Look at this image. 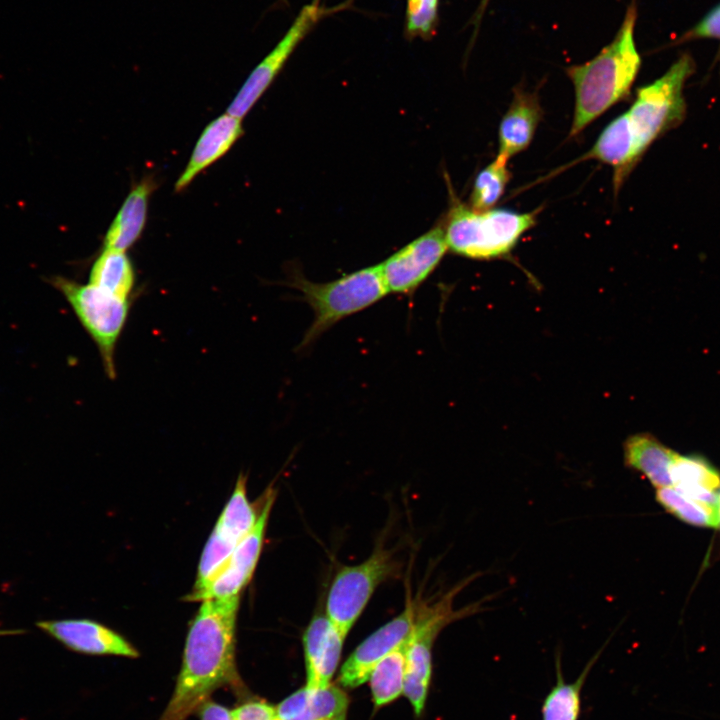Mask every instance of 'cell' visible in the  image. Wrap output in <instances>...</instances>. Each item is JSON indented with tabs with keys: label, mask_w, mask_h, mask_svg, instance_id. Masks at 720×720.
<instances>
[{
	"label": "cell",
	"mask_w": 720,
	"mask_h": 720,
	"mask_svg": "<svg viewBox=\"0 0 720 720\" xmlns=\"http://www.w3.org/2000/svg\"><path fill=\"white\" fill-rule=\"evenodd\" d=\"M239 604L240 596L201 602L189 626L174 691L159 720H187L215 690H241L236 666Z\"/></svg>",
	"instance_id": "obj_1"
},
{
	"label": "cell",
	"mask_w": 720,
	"mask_h": 720,
	"mask_svg": "<svg viewBox=\"0 0 720 720\" xmlns=\"http://www.w3.org/2000/svg\"><path fill=\"white\" fill-rule=\"evenodd\" d=\"M637 6L633 0L614 39L591 60L566 68L574 86L575 105L569 138L623 100L641 67L635 43Z\"/></svg>",
	"instance_id": "obj_2"
},
{
	"label": "cell",
	"mask_w": 720,
	"mask_h": 720,
	"mask_svg": "<svg viewBox=\"0 0 720 720\" xmlns=\"http://www.w3.org/2000/svg\"><path fill=\"white\" fill-rule=\"evenodd\" d=\"M288 285L301 293L313 311V321L298 349L308 347L341 320L365 310L388 294L380 265L365 267L323 283L312 282L301 271L294 269Z\"/></svg>",
	"instance_id": "obj_3"
},
{
	"label": "cell",
	"mask_w": 720,
	"mask_h": 720,
	"mask_svg": "<svg viewBox=\"0 0 720 720\" xmlns=\"http://www.w3.org/2000/svg\"><path fill=\"white\" fill-rule=\"evenodd\" d=\"M450 192V207L442 224L449 249L460 256L492 259L508 255L522 235L536 224L538 210L478 211Z\"/></svg>",
	"instance_id": "obj_4"
},
{
	"label": "cell",
	"mask_w": 720,
	"mask_h": 720,
	"mask_svg": "<svg viewBox=\"0 0 720 720\" xmlns=\"http://www.w3.org/2000/svg\"><path fill=\"white\" fill-rule=\"evenodd\" d=\"M693 71L694 61L683 55L661 77L637 90L624 115L639 158L658 136L682 118L683 88Z\"/></svg>",
	"instance_id": "obj_5"
},
{
	"label": "cell",
	"mask_w": 720,
	"mask_h": 720,
	"mask_svg": "<svg viewBox=\"0 0 720 720\" xmlns=\"http://www.w3.org/2000/svg\"><path fill=\"white\" fill-rule=\"evenodd\" d=\"M49 283L65 297L82 327L96 344L106 375L114 378L115 347L127 321L129 299L63 276H54L49 279Z\"/></svg>",
	"instance_id": "obj_6"
},
{
	"label": "cell",
	"mask_w": 720,
	"mask_h": 720,
	"mask_svg": "<svg viewBox=\"0 0 720 720\" xmlns=\"http://www.w3.org/2000/svg\"><path fill=\"white\" fill-rule=\"evenodd\" d=\"M399 569L391 550L377 548L365 561L342 567L326 599V617L344 637L350 632L376 588Z\"/></svg>",
	"instance_id": "obj_7"
},
{
	"label": "cell",
	"mask_w": 720,
	"mask_h": 720,
	"mask_svg": "<svg viewBox=\"0 0 720 720\" xmlns=\"http://www.w3.org/2000/svg\"><path fill=\"white\" fill-rule=\"evenodd\" d=\"M457 591H451L433 605L424 604L408 638L403 694L416 715H420L425 707L432 674V647L437 635L449 623L479 612L481 608V603H476L454 611L452 602Z\"/></svg>",
	"instance_id": "obj_8"
},
{
	"label": "cell",
	"mask_w": 720,
	"mask_h": 720,
	"mask_svg": "<svg viewBox=\"0 0 720 720\" xmlns=\"http://www.w3.org/2000/svg\"><path fill=\"white\" fill-rule=\"evenodd\" d=\"M346 4L326 7L321 0L304 5L274 48L252 70L227 113L243 118L269 88L288 59L320 20L343 9Z\"/></svg>",
	"instance_id": "obj_9"
},
{
	"label": "cell",
	"mask_w": 720,
	"mask_h": 720,
	"mask_svg": "<svg viewBox=\"0 0 720 720\" xmlns=\"http://www.w3.org/2000/svg\"><path fill=\"white\" fill-rule=\"evenodd\" d=\"M449 249L442 222L379 264L388 293L412 295Z\"/></svg>",
	"instance_id": "obj_10"
},
{
	"label": "cell",
	"mask_w": 720,
	"mask_h": 720,
	"mask_svg": "<svg viewBox=\"0 0 720 720\" xmlns=\"http://www.w3.org/2000/svg\"><path fill=\"white\" fill-rule=\"evenodd\" d=\"M421 607L408 599L400 614L363 640L341 667L339 683L346 688H356L366 682L373 668L409 637Z\"/></svg>",
	"instance_id": "obj_11"
},
{
	"label": "cell",
	"mask_w": 720,
	"mask_h": 720,
	"mask_svg": "<svg viewBox=\"0 0 720 720\" xmlns=\"http://www.w3.org/2000/svg\"><path fill=\"white\" fill-rule=\"evenodd\" d=\"M277 491L269 487L262 498L258 519L250 532L235 547L227 565L200 595L197 601L240 596L256 569L266 527Z\"/></svg>",
	"instance_id": "obj_12"
},
{
	"label": "cell",
	"mask_w": 720,
	"mask_h": 720,
	"mask_svg": "<svg viewBox=\"0 0 720 720\" xmlns=\"http://www.w3.org/2000/svg\"><path fill=\"white\" fill-rule=\"evenodd\" d=\"M36 626L69 650L97 656L139 657L122 635L90 619L41 620Z\"/></svg>",
	"instance_id": "obj_13"
},
{
	"label": "cell",
	"mask_w": 720,
	"mask_h": 720,
	"mask_svg": "<svg viewBox=\"0 0 720 720\" xmlns=\"http://www.w3.org/2000/svg\"><path fill=\"white\" fill-rule=\"evenodd\" d=\"M345 638L326 615H316L303 634L306 685L313 688L331 683L341 657Z\"/></svg>",
	"instance_id": "obj_14"
},
{
	"label": "cell",
	"mask_w": 720,
	"mask_h": 720,
	"mask_svg": "<svg viewBox=\"0 0 720 720\" xmlns=\"http://www.w3.org/2000/svg\"><path fill=\"white\" fill-rule=\"evenodd\" d=\"M542 117L537 92L515 87L510 106L499 124L498 155L509 160L524 151L530 145Z\"/></svg>",
	"instance_id": "obj_15"
},
{
	"label": "cell",
	"mask_w": 720,
	"mask_h": 720,
	"mask_svg": "<svg viewBox=\"0 0 720 720\" xmlns=\"http://www.w3.org/2000/svg\"><path fill=\"white\" fill-rule=\"evenodd\" d=\"M242 119L229 113L211 121L198 138L184 171L175 183L180 192L203 170L224 156L242 136Z\"/></svg>",
	"instance_id": "obj_16"
},
{
	"label": "cell",
	"mask_w": 720,
	"mask_h": 720,
	"mask_svg": "<svg viewBox=\"0 0 720 720\" xmlns=\"http://www.w3.org/2000/svg\"><path fill=\"white\" fill-rule=\"evenodd\" d=\"M670 478L671 486L679 493L719 515L720 472L704 456L676 453Z\"/></svg>",
	"instance_id": "obj_17"
},
{
	"label": "cell",
	"mask_w": 720,
	"mask_h": 720,
	"mask_svg": "<svg viewBox=\"0 0 720 720\" xmlns=\"http://www.w3.org/2000/svg\"><path fill=\"white\" fill-rule=\"evenodd\" d=\"M348 708L346 693L330 683L313 688L305 685L276 707L277 720H345Z\"/></svg>",
	"instance_id": "obj_18"
},
{
	"label": "cell",
	"mask_w": 720,
	"mask_h": 720,
	"mask_svg": "<svg viewBox=\"0 0 720 720\" xmlns=\"http://www.w3.org/2000/svg\"><path fill=\"white\" fill-rule=\"evenodd\" d=\"M597 160L613 170L614 191L639 160L624 113L613 119L600 133L592 148L579 160Z\"/></svg>",
	"instance_id": "obj_19"
},
{
	"label": "cell",
	"mask_w": 720,
	"mask_h": 720,
	"mask_svg": "<svg viewBox=\"0 0 720 720\" xmlns=\"http://www.w3.org/2000/svg\"><path fill=\"white\" fill-rule=\"evenodd\" d=\"M155 185L149 176L133 186L106 232L104 248L126 251L139 239Z\"/></svg>",
	"instance_id": "obj_20"
},
{
	"label": "cell",
	"mask_w": 720,
	"mask_h": 720,
	"mask_svg": "<svg viewBox=\"0 0 720 720\" xmlns=\"http://www.w3.org/2000/svg\"><path fill=\"white\" fill-rule=\"evenodd\" d=\"M623 450L625 465L644 475L656 489L671 486L670 468L675 451L649 433L631 435Z\"/></svg>",
	"instance_id": "obj_21"
},
{
	"label": "cell",
	"mask_w": 720,
	"mask_h": 720,
	"mask_svg": "<svg viewBox=\"0 0 720 720\" xmlns=\"http://www.w3.org/2000/svg\"><path fill=\"white\" fill-rule=\"evenodd\" d=\"M599 650L586 664L573 682L566 683L561 666L560 655L556 656V683L545 696L541 715L542 720H578L581 714L582 689L592 667L601 655Z\"/></svg>",
	"instance_id": "obj_22"
},
{
	"label": "cell",
	"mask_w": 720,
	"mask_h": 720,
	"mask_svg": "<svg viewBox=\"0 0 720 720\" xmlns=\"http://www.w3.org/2000/svg\"><path fill=\"white\" fill-rule=\"evenodd\" d=\"M89 283L128 299L135 285V272L126 251L103 248L91 267Z\"/></svg>",
	"instance_id": "obj_23"
},
{
	"label": "cell",
	"mask_w": 720,
	"mask_h": 720,
	"mask_svg": "<svg viewBox=\"0 0 720 720\" xmlns=\"http://www.w3.org/2000/svg\"><path fill=\"white\" fill-rule=\"evenodd\" d=\"M259 512L260 509L248 501L246 477L240 474L234 491L213 530L226 540L238 545L255 525Z\"/></svg>",
	"instance_id": "obj_24"
},
{
	"label": "cell",
	"mask_w": 720,
	"mask_h": 720,
	"mask_svg": "<svg viewBox=\"0 0 720 720\" xmlns=\"http://www.w3.org/2000/svg\"><path fill=\"white\" fill-rule=\"evenodd\" d=\"M408 638L386 655L369 675L372 698L377 707L384 706L403 694Z\"/></svg>",
	"instance_id": "obj_25"
},
{
	"label": "cell",
	"mask_w": 720,
	"mask_h": 720,
	"mask_svg": "<svg viewBox=\"0 0 720 720\" xmlns=\"http://www.w3.org/2000/svg\"><path fill=\"white\" fill-rule=\"evenodd\" d=\"M508 159L497 156L476 176L470 195L469 206L478 211L493 209L510 181Z\"/></svg>",
	"instance_id": "obj_26"
},
{
	"label": "cell",
	"mask_w": 720,
	"mask_h": 720,
	"mask_svg": "<svg viewBox=\"0 0 720 720\" xmlns=\"http://www.w3.org/2000/svg\"><path fill=\"white\" fill-rule=\"evenodd\" d=\"M655 498L666 512L687 524L708 528L719 527L718 514L679 493L672 486L657 488Z\"/></svg>",
	"instance_id": "obj_27"
},
{
	"label": "cell",
	"mask_w": 720,
	"mask_h": 720,
	"mask_svg": "<svg viewBox=\"0 0 720 720\" xmlns=\"http://www.w3.org/2000/svg\"><path fill=\"white\" fill-rule=\"evenodd\" d=\"M439 0H406L405 28L407 39H431L438 25Z\"/></svg>",
	"instance_id": "obj_28"
},
{
	"label": "cell",
	"mask_w": 720,
	"mask_h": 720,
	"mask_svg": "<svg viewBox=\"0 0 720 720\" xmlns=\"http://www.w3.org/2000/svg\"><path fill=\"white\" fill-rule=\"evenodd\" d=\"M233 720H277L275 707L262 700H247L231 710Z\"/></svg>",
	"instance_id": "obj_29"
},
{
	"label": "cell",
	"mask_w": 720,
	"mask_h": 720,
	"mask_svg": "<svg viewBox=\"0 0 720 720\" xmlns=\"http://www.w3.org/2000/svg\"><path fill=\"white\" fill-rule=\"evenodd\" d=\"M713 38L720 40V4L711 9L702 19L689 30L683 40Z\"/></svg>",
	"instance_id": "obj_30"
},
{
	"label": "cell",
	"mask_w": 720,
	"mask_h": 720,
	"mask_svg": "<svg viewBox=\"0 0 720 720\" xmlns=\"http://www.w3.org/2000/svg\"><path fill=\"white\" fill-rule=\"evenodd\" d=\"M196 712L200 720H233L231 710L210 699L202 703Z\"/></svg>",
	"instance_id": "obj_31"
},
{
	"label": "cell",
	"mask_w": 720,
	"mask_h": 720,
	"mask_svg": "<svg viewBox=\"0 0 720 720\" xmlns=\"http://www.w3.org/2000/svg\"><path fill=\"white\" fill-rule=\"evenodd\" d=\"M490 0H480L479 6L474 14V26H478V23L481 21L483 14L486 10V7L488 6Z\"/></svg>",
	"instance_id": "obj_32"
},
{
	"label": "cell",
	"mask_w": 720,
	"mask_h": 720,
	"mask_svg": "<svg viewBox=\"0 0 720 720\" xmlns=\"http://www.w3.org/2000/svg\"><path fill=\"white\" fill-rule=\"evenodd\" d=\"M25 633L22 629H0V636L18 635Z\"/></svg>",
	"instance_id": "obj_33"
},
{
	"label": "cell",
	"mask_w": 720,
	"mask_h": 720,
	"mask_svg": "<svg viewBox=\"0 0 720 720\" xmlns=\"http://www.w3.org/2000/svg\"><path fill=\"white\" fill-rule=\"evenodd\" d=\"M719 516H720V510H719ZM719 526H720V523H719Z\"/></svg>",
	"instance_id": "obj_34"
}]
</instances>
